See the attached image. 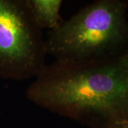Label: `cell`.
I'll return each mask as SVG.
<instances>
[{"instance_id":"7a4b0ae2","label":"cell","mask_w":128,"mask_h":128,"mask_svg":"<svg viewBox=\"0 0 128 128\" xmlns=\"http://www.w3.org/2000/svg\"><path fill=\"white\" fill-rule=\"evenodd\" d=\"M128 2L97 0L82 7L50 31L47 54L55 60L99 63L116 59L128 50Z\"/></svg>"},{"instance_id":"277c9868","label":"cell","mask_w":128,"mask_h":128,"mask_svg":"<svg viewBox=\"0 0 128 128\" xmlns=\"http://www.w3.org/2000/svg\"><path fill=\"white\" fill-rule=\"evenodd\" d=\"M32 15L38 26L43 28L54 30L63 23L60 10L61 0H28Z\"/></svg>"},{"instance_id":"5b68a950","label":"cell","mask_w":128,"mask_h":128,"mask_svg":"<svg viewBox=\"0 0 128 128\" xmlns=\"http://www.w3.org/2000/svg\"><path fill=\"white\" fill-rule=\"evenodd\" d=\"M114 128H128V121L120 124Z\"/></svg>"},{"instance_id":"8992f818","label":"cell","mask_w":128,"mask_h":128,"mask_svg":"<svg viewBox=\"0 0 128 128\" xmlns=\"http://www.w3.org/2000/svg\"><path fill=\"white\" fill-rule=\"evenodd\" d=\"M123 57H124V62H125L126 66H127V67H128V50L127 51V53L123 56Z\"/></svg>"},{"instance_id":"3957f363","label":"cell","mask_w":128,"mask_h":128,"mask_svg":"<svg viewBox=\"0 0 128 128\" xmlns=\"http://www.w3.org/2000/svg\"><path fill=\"white\" fill-rule=\"evenodd\" d=\"M46 40L28 0H0V78H36L46 66Z\"/></svg>"},{"instance_id":"6da1fadb","label":"cell","mask_w":128,"mask_h":128,"mask_svg":"<svg viewBox=\"0 0 128 128\" xmlns=\"http://www.w3.org/2000/svg\"><path fill=\"white\" fill-rule=\"evenodd\" d=\"M123 56L99 63L55 60L35 78L26 97L89 128H114L128 121V68Z\"/></svg>"}]
</instances>
